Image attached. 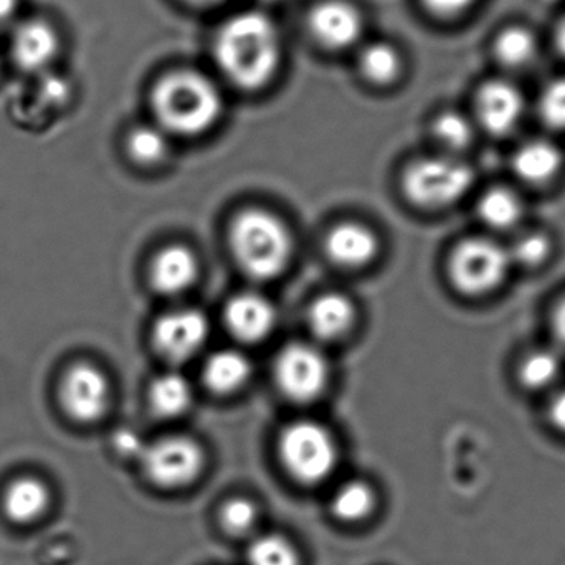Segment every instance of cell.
<instances>
[{
    "label": "cell",
    "mask_w": 565,
    "mask_h": 565,
    "mask_svg": "<svg viewBox=\"0 0 565 565\" xmlns=\"http://www.w3.org/2000/svg\"><path fill=\"white\" fill-rule=\"evenodd\" d=\"M402 60L397 50L388 43H374L361 56V70L365 78L377 85H388L401 75Z\"/></svg>",
    "instance_id": "484cf974"
},
{
    "label": "cell",
    "mask_w": 565,
    "mask_h": 565,
    "mask_svg": "<svg viewBox=\"0 0 565 565\" xmlns=\"http://www.w3.org/2000/svg\"><path fill=\"white\" fill-rule=\"evenodd\" d=\"M248 565H299L296 547L280 534H267L252 543Z\"/></svg>",
    "instance_id": "83f0119b"
},
{
    "label": "cell",
    "mask_w": 565,
    "mask_h": 565,
    "mask_svg": "<svg viewBox=\"0 0 565 565\" xmlns=\"http://www.w3.org/2000/svg\"><path fill=\"white\" fill-rule=\"evenodd\" d=\"M152 411L161 417L172 418L185 414L192 404V388L188 379L175 372L159 375L149 388Z\"/></svg>",
    "instance_id": "7402d4cb"
},
{
    "label": "cell",
    "mask_w": 565,
    "mask_h": 565,
    "mask_svg": "<svg viewBox=\"0 0 565 565\" xmlns=\"http://www.w3.org/2000/svg\"><path fill=\"white\" fill-rule=\"evenodd\" d=\"M119 451L125 455H136L141 458L142 451H145L146 445L139 440L138 435L132 431H122L119 434L118 440H116Z\"/></svg>",
    "instance_id": "836d02e7"
},
{
    "label": "cell",
    "mask_w": 565,
    "mask_h": 565,
    "mask_svg": "<svg viewBox=\"0 0 565 565\" xmlns=\"http://www.w3.org/2000/svg\"><path fill=\"white\" fill-rule=\"evenodd\" d=\"M563 151L546 139H534L518 149L513 158V169L521 181L543 185L553 181L563 169Z\"/></svg>",
    "instance_id": "d6986e66"
},
{
    "label": "cell",
    "mask_w": 565,
    "mask_h": 565,
    "mask_svg": "<svg viewBox=\"0 0 565 565\" xmlns=\"http://www.w3.org/2000/svg\"><path fill=\"white\" fill-rule=\"evenodd\" d=\"M231 245L242 270L255 280L281 275L292 252L288 228L262 209H248L237 215L231 228Z\"/></svg>",
    "instance_id": "3957f363"
},
{
    "label": "cell",
    "mask_w": 565,
    "mask_h": 565,
    "mask_svg": "<svg viewBox=\"0 0 565 565\" xmlns=\"http://www.w3.org/2000/svg\"><path fill=\"white\" fill-rule=\"evenodd\" d=\"M434 135L448 151L458 152L473 142L475 129L467 116L457 111H447L435 119Z\"/></svg>",
    "instance_id": "f1b7e54d"
},
{
    "label": "cell",
    "mask_w": 565,
    "mask_h": 565,
    "mask_svg": "<svg viewBox=\"0 0 565 565\" xmlns=\"http://www.w3.org/2000/svg\"><path fill=\"white\" fill-rule=\"evenodd\" d=\"M550 237L541 234V232H530V234L521 235L510 250L511 262L520 264L521 267L536 268L543 265L551 255Z\"/></svg>",
    "instance_id": "f546056e"
},
{
    "label": "cell",
    "mask_w": 565,
    "mask_h": 565,
    "mask_svg": "<svg viewBox=\"0 0 565 565\" xmlns=\"http://www.w3.org/2000/svg\"><path fill=\"white\" fill-rule=\"evenodd\" d=\"M275 377L286 397L306 404L324 391L329 379L328 361L312 345L295 342L278 354Z\"/></svg>",
    "instance_id": "ba28073f"
},
{
    "label": "cell",
    "mask_w": 565,
    "mask_h": 565,
    "mask_svg": "<svg viewBox=\"0 0 565 565\" xmlns=\"http://www.w3.org/2000/svg\"><path fill=\"white\" fill-rule=\"evenodd\" d=\"M510 250L491 238L473 237L460 242L451 252L448 274L458 291L483 296L500 288L510 274Z\"/></svg>",
    "instance_id": "8992f818"
},
{
    "label": "cell",
    "mask_w": 565,
    "mask_h": 565,
    "mask_svg": "<svg viewBox=\"0 0 565 565\" xmlns=\"http://www.w3.org/2000/svg\"><path fill=\"white\" fill-rule=\"evenodd\" d=\"M156 116L166 131L198 136L209 131L222 115L217 86L192 70L164 76L152 93Z\"/></svg>",
    "instance_id": "7a4b0ae2"
},
{
    "label": "cell",
    "mask_w": 565,
    "mask_h": 565,
    "mask_svg": "<svg viewBox=\"0 0 565 565\" xmlns=\"http://www.w3.org/2000/svg\"><path fill=\"white\" fill-rule=\"evenodd\" d=\"M63 408L75 420L89 424L99 420L108 411L109 384L95 365L79 362L68 369L60 385Z\"/></svg>",
    "instance_id": "9c48e42d"
},
{
    "label": "cell",
    "mask_w": 565,
    "mask_h": 565,
    "mask_svg": "<svg viewBox=\"0 0 565 565\" xmlns=\"http://www.w3.org/2000/svg\"><path fill=\"white\" fill-rule=\"evenodd\" d=\"M225 322L238 341H264L274 331L277 311L265 296L242 292L228 301Z\"/></svg>",
    "instance_id": "4fadbf2b"
},
{
    "label": "cell",
    "mask_w": 565,
    "mask_h": 565,
    "mask_svg": "<svg viewBox=\"0 0 565 565\" xmlns=\"http://www.w3.org/2000/svg\"><path fill=\"white\" fill-rule=\"evenodd\" d=\"M258 520V510L250 500L235 498L224 504L221 511V524L231 536H245L254 530Z\"/></svg>",
    "instance_id": "4dcf8cb0"
},
{
    "label": "cell",
    "mask_w": 565,
    "mask_h": 565,
    "mask_svg": "<svg viewBox=\"0 0 565 565\" xmlns=\"http://www.w3.org/2000/svg\"><path fill=\"white\" fill-rule=\"evenodd\" d=\"M537 53V40L524 26H508L494 40V55L508 68H523L533 62Z\"/></svg>",
    "instance_id": "cb8c5ba5"
},
{
    "label": "cell",
    "mask_w": 565,
    "mask_h": 565,
    "mask_svg": "<svg viewBox=\"0 0 565 565\" xmlns=\"http://www.w3.org/2000/svg\"><path fill=\"white\" fill-rule=\"evenodd\" d=\"M58 49V33L45 20H25L12 35L13 60L26 72H43L53 62Z\"/></svg>",
    "instance_id": "5bb4252c"
},
{
    "label": "cell",
    "mask_w": 565,
    "mask_h": 565,
    "mask_svg": "<svg viewBox=\"0 0 565 565\" xmlns=\"http://www.w3.org/2000/svg\"><path fill=\"white\" fill-rule=\"evenodd\" d=\"M553 331L556 335L557 344L565 351V298L557 302L553 312Z\"/></svg>",
    "instance_id": "d590c367"
},
{
    "label": "cell",
    "mask_w": 565,
    "mask_h": 565,
    "mask_svg": "<svg viewBox=\"0 0 565 565\" xmlns=\"http://www.w3.org/2000/svg\"><path fill=\"white\" fill-rule=\"evenodd\" d=\"M280 460L292 480L315 487L334 473L338 447L322 425L311 420L295 422L282 430Z\"/></svg>",
    "instance_id": "277c9868"
},
{
    "label": "cell",
    "mask_w": 565,
    "mask_h": 565,
    "mask_svg": "<svg viewBox=\"0 0 565 565\" xmlns=\"http://www.w3.org/2000/svg\"><path fill=\"white\" fill-rule=\"evenodd\" d=\"M554 42H556L557 52L565 58V17L557 25L556 33H554Z\"/></svg>",
    "instance_id": "74e56055"
},
{
    "label": "cell",
    "mask_w": 565,
    "mask_h": 565,
    "mask_svg": "<svg viewBox=\"0 0 565 565\" xmlns=\"http://www.w3.org/2000/svg\"><path fill=\"white\" fill-rule=\"evenodd\" d=\"M215 56L222 72L235 86L262 88L274 78L280 66V32L265 13H238L218 32Z\"/></svg>",
    "instance_id": "6da1fadb"
},
{
    "label": "cell",
    "mask_w": 565,
    "mask_h": 565,
    "mask_svg": "<svg viewBox=\"0 0 565 565\" xmlns=\"http://www.w3.org/2000/svg\"><path fill=\"white\" fill-rule=\"evenodd\" d=\"M139 460L146 478L162 490L191 487L204 468L202 448L185 437H168L146 445Z\"/></svg>",
    "instance_id": "52a82bcc"
},
{
    "label": "cell",
    "mask_w": 565,
    "mask_h": 565,
    "mask_svg": "<svg viewBox=\"0 0 565 565\" xmlns=\"http://www.w3.org/2000/svg\"><path fill=\"white\" fill-rule=\"evenodd\" d=\"M540 115L550 128L565 129V78L550 83L540 99Z\"/></svg>",
    "instance_id": "1f68e13d"
},
{
    "label": "cell",
    "mask_w": 565,
    "mask_h": 565,
    "mask_svg": "<svg viewBox=\"0 0 565 565\" xmlns=\"http://www.w3.org/2000/svg\"><path fill=\"white\" fill-rule=\"evenodd\" d=\"M475 182L470 166L454 158H424L412 162L404 174L405 195L417 207H450L468 194Z\"/></svg>",
    "instance_id": "5b68a950"
},
{
    "label": "cell",
    "mask_w": 565,
    "mask_h": 565,
    "mask_svg": "<svg viewBox=\"0 0 565 565\" xmlns=\"http://www.w3.org/2000/svg\"><path fill=\"white\" fill-rule=\"evenodd\" d=\"M475 106L481 128L493 136L510 135L524 115L523 93L504 79L484 83L478 89Z\"/></svg>",
    "instance_id": "8fae6325"
},
{
    "label": "cell",
    "mask_w": 565,
    "mask_h": 565,
    "mask_svg": "<svg viewBox=\"0 0 565 565\" xmlns=\"http://www.w3.org/2000/svg\"><path fill=\"white\" fill-rule=\"evenodd\" d=\"M375 493L364 481H349L332 498L331 511L342 523H361L375 508Z\"/></svg>",
    "instance_id": "603a6c76"
},
{
    "label": "cell",
    "mask_w": 565,
    "mask_h": 565,
    "mask_svg": "<svg viewBox=\"0 0 565 565\" xmlns=\"http://www.w3.org/2000/svg\"><path fill=\"white\" fill-rule=\"evenodd\" d=\"M17 10V0H0V26L6 25Z\"/></svg>",
    "instance_id": "8d00e7d4"
},
{
    "label": "cell",
    "mask_w": 565,
    "mask_h": 565,
    "mask_svg": "<svg viewBox=\"0 0 565 565\" xmlns=\"http://www.w3.org/2000/svg\"><path fill=\"white\" fill-rule=\"evenodd\" d=\"M309 30L326 49L351 46L362 33V15L358 7L345 0H324L309 13Z\"/></svg>",
    "instance_id": "7c38bea8"
},
{
    "label": "cell",
    "mask_w": 565,
    "mask_h": 565,
    "mask_svg": "<svg viewBox=\"0 0 565 565\" xmlns=\"http://www.w3.org/2000/svg\"><path fill=\"white\" fill-rule=\"evenodd\" d=\"M355 321V309L345 296L338 292L318 296L308 309V326L321 341L344 338Z\"/></svg>",
    "instance_id": "e0dca14e"
},
{
    "label": "cell",
    "mask_w": 565,
    "mask_h": 565,
    "mask_svg": "<svg viewBox=\"0 0 565 565\" xmlns=\"http://www.w3.org/2000/svg\"><path fill=\"white\" fill-rule=\"evenodd\" d=\"M563 367V359L556 349H536L521 362V384L533 391L550 387L561 377Z\"/></svg>",
    "instance_id": "d4e9b609"
},
{
    "label": "cell",
    "mask_w": 565,
    "mask_h": 565,
    "mask_svg": "<svg viewBox=\"0 0 565 565\" xmlns=\"http://www.w3.org/2000/svg\"><path fill=\"white\" fill-rule=\"evenodd\" d=\"M198 277V257L182 245L159 252L151 264L152 286L162 295H181L194 285Z\"/></svg>",
    "instance_id": "2e32d148"
},
{
    "label": "cell",
    "mask_w": 565,
    "mask_h": 565,
    "mask_svg": "<svg viewBox=\"0 0 565 565\" xmlns=\"http://www.w3.org/2000/svg\"><path fill=\"white\" fill-rule=\"evenodd\" d=\"M475 0H424L425 7L435 15L455 17L473 6Z\"/></svg>",
    "instance_id": "d6a6232c"
},
{
    "label": "cell",
    "mask_w": 565,
    "mask_h": 565,
    "mask_svg": "<svg viewBox=\"0 0 565 565\" xmlns=\"http://www.w3.org/2000/svg\"><path fill=\"white\" fill-rule=\"evenodd\" d=\"M379 242L374 232L355 222L335 225L326 237V252L339 267L362 268L377 255Z\"/></svg>",
    "instance_id": "9a60e30c"
},
{
    "label": "cell",
    "mask_w": 565,
    "mask_h": 565,
    "mask_svg": "<svg viewBox=\"0 0 565 565\" xmlns=\"http://www.w3.org/2000/svg\"><path fill=\"white\" fill-rule=\"evenodd\" d=\"M524 205L520 195L508 188H493L481 195L478 215L493 231H511L523 218Z\"/></svg>",
    "instance_id": "44dd1931"
},
{
    "label": "cell",
    "mask_w": 565,
    "mask_h": 565,
    "mask_svg": "<svg viewBox=\"0 0 565 565\" xmlns=\"http://www.w3.org/2000/svg\"><path fill=\"white\" fill-rule=\"evenodd\" d=\"M52 494L43 481L32 477L19 478L3 493V513L12 523L25 526L35 523L49 510Z\"/></svg>",
    "instance_id": "ac0fdd59"
},
{
    "label": "cell",
    "mask_w": 565,
    "mask_h": 565,
    "mask_svg": "<svg viewBox=\"0 0 565 565\" xmlns=\"http://www.w3.org/2000/svg\"><path fill=\"white\" fill-rule=\"evenodd\" d=\"M550 415L554 427L565 434V388L554 397L553 404H551Z\"/></svg>",
    "instance_id": "e575fe53"
},
{
    "label": "cell",
    "mask_w": 565,
    "mask_h": 565,
    "mask_svg": "<svg viewBox=\"0 0 565 565\" xmlns=\"http://www.w3.org/2000/svg\"><path fill=\"white\" fill-rule=\"evenodd\" d=\"M191 2L202 3V6H207V3H217L221 0H191Z\"/></svg>",
    "instance_id": "f35d334b"
},
{
    "label": "cell",
    "mask_w": 565,
    "mask_h": 565,
    "mask_svg": "<svg viewBox=\"0 0 565 565\" xmlns=\"http://www.w3.org/2000/svg\"><path fill=\"white\" fill-rule=\"evenodd\" d=\"M209 338V321L198 309H175L159 318L152 341L162 358L184 362L194 358Z\"/></svg>",
    "instance_id": "30bf717a"
},
{
    "label": "cell",
    "mask_w": 565,
    "mask_h": 565,
    "mask_svg": "<svg viewBox=\"0 0 565 565\" xmlns=\"http://www.w3.org/2000/svg\"><path fill=\"white\" fill-rule=\"evenodd\" d=\"M252 364L247 355L235 349H222L205 362L204 381L217 394H232L247 384Z\"/></svg>",
    "instance_id": "ffe728a7"
},
{
    "label": "cell",
    "mask_w": 565,
    "mask_h": 565,
    "mask_svg": "<svg viewBox=\"0 0 565 565\" xmlns=\"http://www.w3.org/2000/svg\"><path fill=\"white\" fill-rule=\"evenodd\" d=\"M128 151L136 162L154 166L164 161L169 152V142L164 131L154 126H141L135 129L128 139Z\"/></svg>",
    "instance_id": "4316f807"
}]
</instances>
